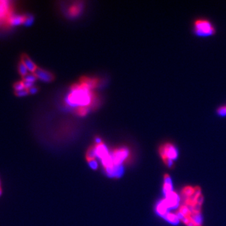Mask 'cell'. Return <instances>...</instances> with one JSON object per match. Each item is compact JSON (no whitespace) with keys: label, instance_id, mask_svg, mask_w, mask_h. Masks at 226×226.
Masks as SVG:
<instances>
[{"label":"cell","instance_id":"cell-19","mask_svg":"<svg viewBox=\"0 0 226 226\" xmlns=\"http://www.w3.org/2000/svg\"><path fill=\"white\" fill-rule=\"evenodd\" d=\"M2 194H3V189L2 187H0V197H2Z\"/></svg>","mask_w":226,"mask_h":226},{"label":"cell","instance_id":"cell-18","mask_svg":"<svg viewBox=\"0 0 226 226\" xmlns=\"http://www.w3.org/2000/svg\"><path fill=\"white\" fill-rule=\"evenodd\" d=\"M96 142L97 145H99V144H101L102 143H101V140L100 138H96Z\"/></svg>","mask_w":226,"mask_h":226},{"label":"cell","instance_id":"cell-16","mask_svg":"<svg viewBox=\"0 0 226 226\" xmlns=\"http://www.w3.org/2000/svg\"><path fill=\"white\" fill-rule=\"evenodd\" d=\"M89 165L93 169H96L97 168V163L94 160H89Z\"/></svg>","mask_w":226,"mask_h":226},{"label":"cell","instance_id":"cell-15","mask_svg":"<svg viewBox=\"0 0 226 226\" xmlns=\"http://www.w3.org/2000/svg\"><path fill=\"white\" fill-rule=\"evenodd\" d=\"M28 90V93L30 94H32V95H34V94H35L38 93V88L36 86H34L32 87V88H30V89Z\"/></svg>","mask_w":226,"mask_h":226},{"label":"cell","instance_id":"cell-3","mask_svg":"<svg viewBox=\"0 0 226 226\" xmlns=\"http://www.w3.org/2000/svg\"><path fill=\"white\" fill-rule=\"evenodd\" d=\"M195 34L200 37L212 35L216 32V28L210 21L206 19H197L193 23Z\"/></svg>","mask_w":226,"mask_h":226},{"label":"cell","instance_id":"cell-10","mask_svg":"<svg viewBox=\"0 0 226 226\" xmlns=\"http://www.w3.org/2000/svg\"><path fill=\"white\" fill-rule=\"evenodd\" d=\"M37 79V78L34 73H28L26 75H25V77H23V82H32L34 84L35 82Z\"/></svg>","mask_w":226,"mask_h":226},{"label":"cell","instance_id":"cell-20","mask_svg":"<svg viewBox=\"0 0 226 226\" xmlns=\"http://www.w3.org/2000/svg\"><path fill=\"white\" fill-rule=\"evenodd\" d=\"M0 187H2V180H1V178H0Z\"/></svg>","mask_w":226,"mask_h":226},{"label":"cell","instance_id":"cell-5","mask_svg":"<svg viewBox=\"0 0 226 226\" xmlns=\"http://www.w3.org/2000/svg\"><path fill=\"white\" fill-rule=\"evenodd\" d=\"M34 73L38 79L44 82H50L55 79L54 75L52 73L40 67H37Z\"/></svg>","mask_w":226,"mask_h":226},{"label":"cell","instance_id":"cell-1","mask_svg":"<svg viewBox=\"0 0 226 226\" xmlns=\"http://www.w3.org/2000/svg\"><path fill=\"white\" fill-rule=\"evenodd\" d=\"M90 101L91 94L89 89L82 84L79 86H75L72 89V92L67 98L68 103L72 106L79 105L82 108L89 105Z\"/></svg>","mask_w":226,"mask_h":226},{"label":"cell","instance_id":"cell-6","mask_svg":"<svg viewBox=\"0 0 226 226\" xmlns=\"http://www.w3.org/2000/svg\"><path fill=\"white\" fill-rule=\"evenodd\" d=\"M106 174L111 177H119L124 173V168L122 165H113L105 169Z\"/></svg>","mask_w":226,"mask_h":226},{"label":"cell","instance_id":"cell-14","mask_svg":"<svg viewBox=\"0 0 226 226\" xmlns=\"http://www.w3.org/2000/svg\"><path fill=\"white\" fill-rule=\"evenodd\" d=\"M28 94H29V93L27 89H23L22 90H20V91L15 92V95H16L17 97H20L26 96Z\"/></svg>","mask_w":226,"mask_h":226},{"label":"cell","instance_id":"cell-12","mask_svg":"<svg viewBox=\"0 0 226 226\" xmlns=\"http://www.w3.org/2000/svg\"><path fill=\"white\" fill-rule=\"evenodd\" d=\"M34 18L32 16H30V15H29V16L28 17H25V19H24V22H23V25L26 26H31L32 24L34 23Z\"/></svg>","mask_w":226,"mask_h":226},{"label":"cell","instance_id":"cell-2","mask_svg":"<svg viewBox=\"0 0 226 226\" xmlns=\"http://www.w3.org/2000/svg\"><path fill=\"white\" fill-rule=\"evenodd\" d=\"M158 152L166 167L173 169L175 166V162L178 157L176 146L172 142H165L160 146Z\"/></svg>","mask_w":226,"mask_h":226},{"label":"cell","instance_id":"cell-4","mask_svg":"<svg viewBox=\"0 0 226 226\" xmlns=\"http://www.w3.org/2000/svg\"><path fill=\"white\" fill-rule=\"evenodd\" d=\"M129 154V150L127 148H122L115 150L111 153L113 163L115 165H122V163L128 158Z\"/></svg>","mask_w":226,"mask_h":226},{"label":"cell","instance_id":"cell-11","mask_svg":"<svg viewBox=\"0 0 226 226\" xmlns=\"http://www.w3.org/2000/svg\"><path fill=\"white\" fill-rule=\"evenodd\" d=\"M13 88L15 90V92L20 91V90L25 89L23 81H18L16 83H14L13 85Z\"/></svg>","mask_w":226,"mask_h":226},{"label":"cell","instance_id":"cell-17","mask_svg":"<svg viewBox=\"0 0 226 226\" xmlns=\"http://www.w3.org/2000/svg\"><path fill=\"white\" fill-rule=\"evenodd\" d=\"M23 84H24V86H25V89H30V88H32V87L34 86V83H32V82H23Z\"/></svg>","mask_w":226,"mask_h":226},{"label":"cell","instance_id":"cell-7","mask_svg":"<svg viewBox=\"0 0 226 226\" xmlns=\"http://www.w3.org/2000/svg\"><path fill=\"white\" fill-rule=\"evenodd\" d=\"M21 61L24 64V65L26 66V67L28 69V71L32 73H34L36 69H37V66L36 64L32 61L26 54H22L21 57Z\"/></svg>","mask_w":226,"mask_h":226},{"label":"cell","instance_id":"cell-8","mask_svg":"<svg viewBox=\"0 0 226 226\" xmlns=\"http://www.w3.org/2000/svg\"><path fill=\"white\" fill-rule=\"evenodd\" d=\"M25 17L19 16V15H16V16H13L11 18L10 23L11 25H19L20 24H23L24 22Z\"/></svg>","mask_w":226,"mask_h":226},{"label":"cell","instance_id":"cell-13","mask_svg":"<svg viewBox=\"0 0 226 226\" xmlns=\"http://www.w3.org/2000/svg\"><path fill=\"white\" fill-rule=\"evenodd\" d=\"M217 113L218 115L220 116H226V105H222L217 109Z\"/></svg>","mask_w":226,"mask_h":226},{"label":"cell","instance_id":"cell-9","mask_svg":"<svg viewBox=\"0 0 226 226\" xmlns=\"http://www.w3.org/2000/svg\"><path fill=\"white\" fill-rule=\"evenodd\" d=\"M18 70L21 76H22V77H25V75H26L28 73V69L26 67V66L24 65V64L22 61H20L18 64Z\"/></svg>","mask_w":226,"mask_h":226}]
</instances>
